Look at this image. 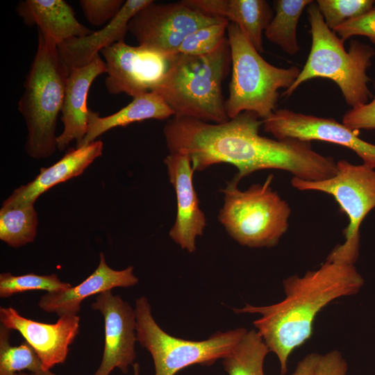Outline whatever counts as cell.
<instances>
[{"mask_svg":"<svg viewBox=\"0 0 375 375\" xmlns=\"http://www.w3.org/2000/svg\"><path fill=\"white\" fill-rule=\"evenodd\" d=\"M262 119L250 111L220 124L173 116L165 124L163 133L169 153L188 155L194 172L227 163L237 168L233 178L238 182L268 169L286 171L302 180L310 178L318 162L311 142L262 136Z\"/></svg>","mask_w":375,"mask_h":375,"instance_id":"1","label":"cell"},{"mask_svg":"<svg viewBox=\"0 0 375 375\" xmlns=\"http://www.w3.org/2000/svg\"><path fill=\"white\" fill-rule=\"evenodd\" d=\"M364 279L353 264L326 260L320 267L303 276L285 278V297L265 306L246 304L234 309L237 313H257L261 317L253 324L269 351L280 362L281 374L288 370L291 353L308 340L317 313L332 301L356 294Z\"/></svg>","mask_w":375,"mask_h":375,"instance_id":"2","label":"cell"},{"mask_svg":"<svg viewBox=\"0 0 375 375\" xmlns=\"http://www.w3.org/2000/svg\"><path fill=\"white\" fill-rule=\"evenodd\" d=\"M231 67L226 38L213 52L204 56L174 53L168 69L152 92L174 112V116L220 124L229 120L222 83Z\"/></svg>","mask_w":375,"mask_h":375,"instance_id":"3","label":"cell"},{"mask_svg":"<svg viewBox=\"0 0 375 375\" xmlns=\"http://www.w3.org/2000/svg\"><path fill=\"white\" fill-rule=\"evenodd\" d=\"M69 73L58 45L38 31L37 51L18 102L28 129L25 149L35 159L49 158L57 148L56 122Z\"/></svg>","mask_w":375,"mask_h":375,"instance_id":"4","label":"cell"},{"mask_svg":"<svg viewBox=\"0 0 375 375\" xmlns=\"http://www.w3.org/2000/svg\"><path fill=\"white\" fill-rule=\"evenodd\" d=\"M307 12L312 37L310 51L298 78L282 95L288 98L301 83L314 78H324L338 85L351 108L368 103L373 94L368 88L371 79L367 70L375 50L352 40L346 51L344 42L326 26L316 2L308 6Z\"/></svg>","mask_w":375,"mask_h":375,"instance_id":"5","label":"cell"},{"mask_svg":"<svg viewBox=\"0 0 375 375\" xmlns=\"http://www.w3.org/2000/svg\"><path fill=\"white\" fill-rule=\"evenodd\" d=\"M226 33L232 67L225 103L227 115L232 119L250 111L265 119L276 110L278 90L288 89L301 69L296 66L280 68L267 62L234 23H228Z\"/></svg>","mask_w":375,"mask_h":375,"instance_id":"6","label":"cell"},{"mask_svg":"<svg viewBox=\"0 0 375 375\" xmlns=\"http://www.w3.org/2000/svg\"><path fill=\"white\" fill-rule=\"evenodd\" d=\"M273 174L245 190L234 178L221 190L224 204L218 220L237 242L249 248L276 246L289 227L291 208L271 186Z\"/></svg>","mask_w":375,"mask_h":375,"instance_id":"7","label":"cell"},{"mask_svg":"<svg viewBox=\"0 0 375 375\" xmlns=\"http://www.w3.org/2000/svg\"><path fill=\"white\" fill-rule=\"evenodd\" d=\"M138 342L151 354L155 375H174L194 364L209 366L228 356L247 331L238 328L217 332L209 338L193 341L170 335L156 323L145 297L135 300Z\"/></svg>","mask_w":375,"mask_h":375,"instance_id":"8","label":"cell"},{"mask_svg":"<svg viewBox=\"0 0 375 375\" xmlns=\"http://www.w3.org/2000/svg\"><path fill=\"white\" fill-rule=\"evenodd\" d=\"M291 184L299 190L322 192L335 198L349 222L344 230V242L336 246L326 260L354 265L359 254L361 224L375 208V169L340 160L335 174L327 179L307 181L292 177Z\"/></svg>","mask_w":375,"mask_h":375,"instance_id":"9","label":"cell"},{"mask_svg":"<svg viewBox=\"0 0 375 375\" xmlns=\"http://www.w3.org/2000/svg\"><path fill=\"white\" fill-rule=\"evenodd\" d=\"M226 20L207 15L185 0L168 3L152 1L131 18L128 31L140 46L170 56L192 32Z\"/></svg>","mask_w":375,"mask_h":375,"instance_id":"10","label":"cell"},{"mask_svg":"<svg viewBox=\"0 0 375 375\" xmlns=\"http://www.w3.org/2000/svg\"><path fill=\"white\" fill-rule=\"evenodd\" d=\"M107 66L105 84L112 94L125 93L132 98L152 91L161 81L170 56L120 41L101 50Z\"/></svg>","mask_w":375,"mask_h":375,"instance_id":"11","label":"cell"},{"mask_svg":"<svg viewBox=\"0 0 375 375\" xmlns=\"http://www.w3.org/2000/svg\"><path fill=\"white\" fill-rule=\"evenodd\" d=\"M263 129L276 140H320L337 144L354 151L365 165L375 169V144L362 140L356 131L332 118L276 109L262 119Z\"/></svg>","mask_w":375,"mask_h":375,"instance_id":"12","label":"cell"},{"mask_svg":"<svg viewBox=\"0 0 375 375\" xmlns=\"http://www.w3.org/2000/svg\"><path fill=\"white\" fill-rule=\"evenodd\" d=\"M91 308L99 311L104 319L105 340L102 359L94 375H109L117 368L126 374L136 358L135 310L111 290L97 295Z\"/></svg>","mask_w":375,"mask_h":375,"instance_id":"13","label":"cell"},{"mask_svg":"<svg viewBox=\"0 0 375 375\" xmlns=\"http://www.w3.org/2000/svg\"><path fill=\"white\" fill-rule=\"evenodd\" d=\"M0 321L23 336L38 356L45 372L65 361L80 328L78 315H62L56 323L46 324L27 319L10 306L0 308Z\"/></svg>","mask_w":375,"mask_h":375,"instance_id":"14","label":"cell"},{"mask_svg":"<svg viewBox=\"0 0 375 375\" xmlns=\"http://www.w3.org/2000/svg\"><path fill=\"white\" fill-rule=\"evenodd\" d=\"M164 162L177 203L175 222L169 235L181 249L192 253L196 249V238L203 235L206 225L193 183L194 171L189 156L183 153H169Z\"/></svg>","mask_w":375,"mask_h":375,"instance_id":"15","label":"cell"},{"mask_svg":"<svg viewBox=\"0 0 375 375\" xmlns=\"http://www.w3.org/2000/svg\"><path fill=\"white\" fill-rule=\"evenodd\" d=\"M138 278L133 274V267L122 270L110 267L103 253L99 254L97 269L83 281L65 291L42 295L38 306L42 310L62 315H77L82 302L88 297L115 288H128L136 285Z\"/></svg>","mask_w":375,"mask_h":375,"instance_id":"16","label":"cell"},{"mask_svg":"<svg viewBox=\"0 0 375 375\" xmlns=\"http://www.w3.org/2000/svg\"><path fill=\"white\" fill-rule=\"evenodd\" d=\"M103 73H107V66L99 54L88 65L69 70L61 110L63 131L56 140L59 150H64L74 140L78 144L85 137L90 111L87 106L88 91L94 80Z\"/></svg>","mask_w":375,"mask_h":375,"instance_id":"17","label":"cell"},{"mask_svg":"<svg viewBox=\"0 0 375 375\" xmlns=\"http://www.w3.org/2000/svg\"><path fill=\"white\" fill-rule=\"evenodd\" d=\"M103 149V143L95 140L88 145L69 150L58 162L49 167L42 168L33 181L16 188L3 201L2 207L34 204L39 196L51 188L81 174L101 156Z\"/></svg>","mask_w":375,"mask_h":375,"instance_id":"18","label":"cell"},{"mask_svg":"<svg viewBox=\"0 0 375 375\" xmlns=\"http://www.w3.org/2000/svg\"><path fill=\"white\" fill-rule=\"evenodd\" d=\"M152 0H127L117 15L103 28L83 37L69 39L58 46L69 70L88 65L104 48L124 41L131 18Z\"/></svg>","mask_w":375,"mask_h":375,"instance_id":"19","label":"cell"},{"mask_svg":"<svg viewBox=\"0 0 375 375\" xmlns=\"http://www.w3.org/2000/svg\"><path fill=\"white\" fill-rule=\"evenodd\" d=\"M190 6L210 16L235 24L260 53L264 52L262 32L274 13L265 0H185Z\"/></svg>","mask_w":375,"mask_h":375,"instance_id":"20","label":"cell"},{"mask_svg":"<svg viewBox=\"0 0 375 375\" xmlns=\"http://www.w3.org/2000/svg\"><path fill=\"white\" fill-rule=\"evenodd\" d=\"M16 11L26 25H37L38 31L58 46L92 32L77 20L72 8L63 0L20 1Z\"/></svg>","mask_w":375,"mask_h":375,"instance_id":"21","label":"cell"},{"mask_svg":"<svg viewBox=\"0 0 375 375\" xmlns=\"http://www.w3.org/2000/svg\"><path fill=\"white\" fill-rule=\"evenodd\" d=\"M174 115L173 110L158 94L152 91L145 92L133 97L126 106L106 117H101L99 113L90 110L86 134L76 147L94 142L99 136L112 128L150 119L164 120Z\"/></svg>","mask_w":375,"mask_h":375,"instance_id":"22","label":"cell"},{"mask_svg":"<svg viewBox=\"0 0 375 375\" xmlns=\"http://www.w3.org/2000/svg\"><path fill=\"white\" fill-rule=\"evenodd\" d=\"M311 0H276L274 1V15L265 31L267 39L278 45L286 53L293 56L300 51L297 28L304 8Z\"/></svg>","mask_w":375,"mask_h":375,"instance_id":"23","label":"cell"},{"mask_svg":"<svg viewBox=\"0 0 375 375\" xmlns=\"http://www.w3.org/2000/svg\"><path fill=\"white\" fill-rule=\"evenodd\" d=\"M269 352L259 333L251 330L223 358L224 369L228 375H265L263 362Z\"/></svg>","mask_w":375,"mask_h":375,"instance_id":"24","label":"cell"},{"mask_svg":"<svg viewBox=\"0 0 375 375\" xmlns=\"http://www.w3.org/2000/svg\"><path fill=\"white\" fill-rule=\"evenodd\" d=\"M38 222L34 204L1 207L0 240L13 248L31 243L37 235Z\"/></svg>","mask_w":375,"mask_h":375,"instance_id":"25","label":"cell"},{"mask_svg":"<svg viewBox=\"0 0 375 375\" xmlns=\"http://www.w3.org/2000/svg\"><path fill=\"white\" fill-rule=\"evenodd\" d=\"M12 330L0 326V375H17L28 370L32 374L44 371L42 362L26 341L19 346H11L10 335Z\"/></svg>","mask_w":375,"mask_h":375,"instance_id":"26","label":"cell"},{"mask_svg":"<svg viewBox=\"0 0 375 375\" xmlns=\"http://www.w3.org/2000/svg\"><path fill=\"white\" fill-rule=\"evenodd\" d=\"M69 283L60 280L55 274L38 275L33 273L15 276L10 272L0 274V297L8 298L17 293L31 290H44L48 293L65 291L70 288Z\"/></svg>","mask_w":375,"mask_h":375,"instance_id":"27","label":"cell"},{"mask_svg":"<svg viewBox=\"0 0 375 375\" xmlns=\"http://www.w3.org/2000/svg\"><path fill=\"white\" fill-rule=\"evenodd\" d=\"M228 20L200 28L188 35L175 53L204 56L213 52L226 38Z\"/></svg>","mask_w":375,"mask_h":375,"instance_id":"28","label":"cell"},{"mask_svg":"<svg viewBox=\"0 0 375 375\" xmlns=\"http://www.w3.org/2000/svg\"><path fill=\"white\" fill-rule=\"evenodd\" d=\"M316 3L326 26L332 31L349 19L374 9L372 0H317Z\"/></svg>","mask_w":375,"mask_h":375,"instance_id":"29","label":"cell"},{"mask_svg":"<svg viewBox=\"0 0 375 375\" xmlns=\"http://www.w3.org/2000/svg\"><path fill=\"white\" fill-rule=\"evenodd\" d=\"M123 0H81L79 4L87 20L94 26H105L119 12Z\"/></svg>","mask_w":375,"mask_h":375,"instance_id":"30","label":"cell"},{"mask_svg":"<svg viewBox=\"0 0 375 375\" xmlns=\"http://www.w3.org/2000/svg\"><path fill=\"white\" fill-rule=\"evenodd\" d=\"M333 31L344 42L352 36L367 37L375 44V9L360 17L349 19Z\"/></svg>","mask_w":375,"mask_h":375,"instance_id":"31","label":"cell"},{"mask_svg":"<svg viewBox=\"0 0 375 375\" xmlns=\"http://www.w3.org/2000/svg\"><path fill=\"white\" fill-rule=\"evenodd\" d=\"M375 89V84H374ZM342 124L351 130L375 129V95L364 105L351 108L342 117Z\"/></svg>","mask_w":375,"mask_h":375,"instance_id":"32","label":"cell"},{"mask_svg":"<svg viewBox=\"0 0 375 375\" xmlns=\"http://www.w3.org/2000/svg\"><path fill=\"white\" fill-rule=\"evenodd\" d=\"M347 363L337 350L321 355L314 375H346Z\"/></svg>","mask_w":375,"mask_h":375,"instance_id":"33","label":"cell"},{"mask_svg":"<svg viewBox=\"0 0 375 375\" xmlns=\"http://www.w3.org/2000/svg\"><path fill=\"white\" fill-rule=\"evenodd\" d=\"M320 356L316 353L306 355L298 362L294 372L291 375H314Z\"/></svg>","mask_w":375,"mask_h":375,"instance_id":"34","label":"cell"},{"mask_svg":"<svg viewBox=\"0 0 375 375\" xmlns=\"http://www.w3.org/2000/svg\"><path fill=\"white\" fill-rule=\"evenodd\" d=\"M17 375H57V374H55L50 371H47V372H42L40 374H32V373H27V372H22L17 374Z\"/></svg>","mask_w":375,"mask_h":375,"instance_id":"35","label":"cell"},{"mask_svg":"<svg viewBox=\"0 0 375 375\" xmlns=\"http://www.w3.org/2000/svg\"><path fill=\"white\" fill-rule=\"evenodd\" d=\"M133 375H140V365L138 362H135L133 365Z\"/></svg>","mask_w":375,"mask_h":375,"instance_id":"36","label":"cell"},{"mask_svg":"<svg viewBox=\"0 0 375 375\" xmlns=\"http://www.w3.org/2000/svg\"><path fill=\"white\" fill-rule=\"evenodd\" d=\"M374 9H375V1H374Z\"/></svg>","mask_w":375,"mask_h":375,"instance_id":"37","label":"cell"}]
</instances>
